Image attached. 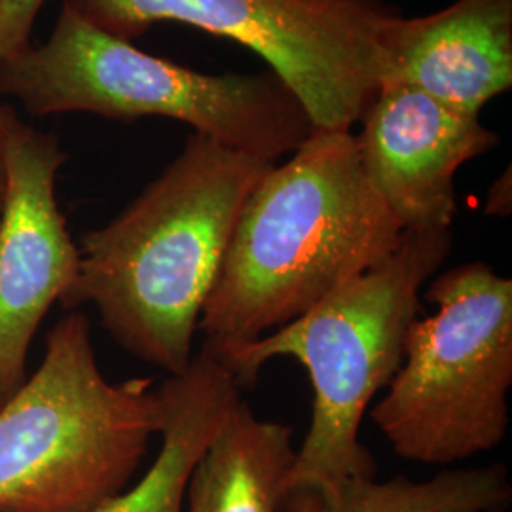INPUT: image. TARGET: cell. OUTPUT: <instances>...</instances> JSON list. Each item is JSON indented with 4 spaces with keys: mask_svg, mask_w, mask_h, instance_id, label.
I'll list each match as a JSON object with an SVG mask.
<instances>
[{
    "mask_svg": "<svg viewBox=\"0 0 512 512\" xmlns=\"http://www.w3.org/2000/svg\"><path fill=\"white\" fill-rule=\"evenodd\" d=\"M272 165L194 133L116 219L84 234L59 304H92L120 348L183 374L239 213Z\"/></svg>",
    "mask_w": 512,
    "mask_h": 512,
    "instance_id": "obj_1",
    "label": "cell"
},
{
    "mask_svg": "<svg viewBox=\"0 0 512 512\" xmlns=\"http://www.w3.org/2000/svg\"><path fill=\"white\" fill-rule=\"evenodd\" d=\"M403 236L351 131H311L239 213L198 332L213 355L289 325L391 255Z\"/></svg>",
    "mask_w": 512,
    "mask_h": 512,
    "instance_id": "obj_2",
    "label": "cell"
},
{
    "mask_svg": "<svg viewBox=\"0 0 512 512\" xmlns=\"http://www.w3.org/2000/svg\"><path fill=\"white\" fill-rule=\"evenodd\" d=\"M450 251V230H403L397 249L380 264L289 325L220 355L239 387L255 384L275 357L296 359L310 374L313 416L285 482L287 497L313 494L323 509L351 476H374L359 442L361 421L403 365L421 291Z\"/></svg>",
    "mask_w": 512,
    "mask_h": 512,
    "instance_id": "obj_3",
    "label": "cell"
},
{
    "mask_svg": "<svg viewBox=\"0 0 512 512\" xmlns=\"http://www.w3.org/2000/svg\"><path fill=\"white\" fill-rule=\"evenodd\" d=\"M0 93L37 116H162L222 147L272 162L310 137V116L279 76L207 74L147 54L67 8L50 38L0 59Z\"/></svg>",
    "mask_w": 512,
    "mask_h": 512,
    "instance_id": "obj_4",
    "label": "cell"
},
{
    "mask_svg": "<svg viewBox=\"0 0 512 512\" xmlns=\"http://www.w3.org/2000/svg\"><path fill=\"white\" fill-rule=\"evenodd\" d=\"M33 376L0 406V512H88L122 494L160 435L152 378L110 382L86 313L46 336Z\"/></svg>",
    "mask_w": 512,
    "mask_h": 512,
    "instance_id": "obj_5",
    "label": "cell"
},
{
    "mask_svg": "<svg viewBox=\"0 0 512 512\" xmlns=\"http://www.w3.org/2000/svg\"><path fill=\"white\" fill-rule=\"evenodd\" d=\"M423 296L437 311L412 321L370 418L399 458L452 465L507 437L512 281L476 260L433 277Z\"/></svg>",
    "mask_w": 512,
    "mask_h": 512,
    "instance_id": "obj_6",
    "label": "cell"
},
{
    "mask_svg": "<svg viewBox=\"0 0 512 512\" xmlns=\"http://www.w3.org/2000/svg\"><path fill=\"white\" fill-rule=\"evenodd\" d=\"M112 37L175 21L251 48L298 97L313 131H351L384 78L387 0H63Z\"/></svg>",
    "mask_w": 512,
    "mask_h": 512,
    "instance_id": "obj_7",
    "label": "cell"
},
{
    "mask_svg": "<svg viewBox=\"0 0 512 512\" xmlns=\"http://www.w3.org/2000/svg\"><path fill=\"white\" fill-rule=\"evenodd\" d=\"M65 162L54 133L12 118L0 215V406L27 382L38 327L80 268V251L55 198Z\"/></svg>",
    "mask_w": 512,
    "mask_h": 512,
    "instance_id": "obj_8",
    "label": "cell"
},
{
    "mask_svg": "<svg viewBox=\"0 0 512 512\" xmlns=\"http://www.w3.org/2000/svg\"><path fill=\"white\" fill-rule=\"evenodd\" d=\"M359 122L366 177L403 230H450L461 165L499 145L478 116L395 82L380 84Z\"/></svg>",
    "mask_w": 512,
    "mask_h": 512,
    "instance_id": "obj_9",
    "label": "cell"
},
{
    "mask_svg": "<svg viewBox=\"0 0 512 512\" xmlns=\"http://www.w3.org/2000/svg\"><path fill=\"white\" fill-rule=\"evenodd\" d=\"M384 82L421 90L478 116L512 88V0H456L395 19L384 38Z\"/></svg>",
    "mask_w": 512,
    "mask_h": 512,
    "instance_id": "obj_10",
    "label": "cell"
},
{
    "mask_svg": "<svg viewBox=\"0 0 512 512\" xmlns=\"http://www.w3.org/2000/svg\"><path fill=\"white\" fill-rule=\"evenodd\" d=\"M234 374L211 351L194 353L179 376L158 387L164 408L162 446L145 476L88 512H183L190 475L222 421L241 401Z\"/></svg>",
    "mask_w": 512,
    "mask_h": 512,
    "instance_id": "obj_11",
    "label": "cell"
},
{
    "mask_svg": "<svg viewBox=\"0 0 512 512\" xmlns=\"http://www.w3.org/2000/svg\"><path fill=\"white\" fill-rule=\"evenodd\" d=\"M294 458L293 427L241 399L196 463L183 512H279Z\"/></svg>",
    "mask_w": 512,
    "mask_h": 512,
    "instance_id": "obj_12",
    "label": "cell"
},
{
    "mask_svg": "<svg viewBox=\"0 0 512 512\" xmlns=\"http://www.w3.org/2000/svg\"><path fill=\"white\" fill-rule=\"evenodd\" d=\"M512 484L505 465L450 469L414 482L395 476H351L323 505V512H505L511 507Z\"/></svg>",
    "mask_w": 512,
    "mask_h": 512,
    "instance_id": "obj_13",
    "label": "cell"
},
{
    "mask_svg": "<svg viewBox=\"0 0 512 512\" xmlns=\"http://www.w3.org/2000/svg\"><path fill=\"white\" fill-rule=\"evenodd\" d=\"M46 0H0V59L25 44Z\"/></svg>",
    "mask_w": 512,
    "mask_h": 512,
    "instance_id": "obj_14",
    "label": "cell"
},
{
    "mask_svg": "<svg viewBox=\"0 0 512 512\" xmlns=\"http://www.w3.org/2000/svg\"><path fill=\"white\" fill-rule=\"evenodd\" d=\"M511 169H507L497 181H495L488 196H486V215H495V217H507L511 215L512 192H511Z\"/></svg>",
    "mask_w": 512,
    "mask_h": 512,
    "instance_id": "obj_15",
    "label": "cell"
},
{
    "mask_svg": "<svg viewBox=\"0 0 512 512\" xmlns=\"http://www.w3.org/2000/svg\"><path fill=\"white\" fill-rule=\"evenodd\" d=\"M14 116H16L14 110L0 107V215H2L4 192H6V137Z\"/></svg>",
    "mask_w": 512,
    "mask_h": 512,
    "instance_id": "obj_16",
    "label": "cell"
}]
</instances>
